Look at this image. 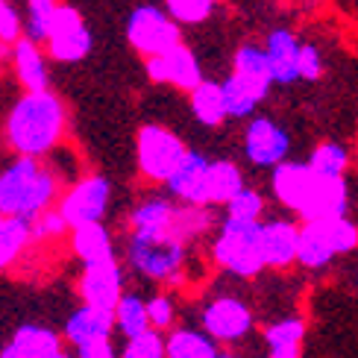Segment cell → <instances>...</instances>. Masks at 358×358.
<instances>
[{"instance_id":"obj_41","label":"cell","mask_w":358,"mask_h":358,"mask_svg":"<svg viewBox=\"0 0 358 358\" xmlns=\"http://www.w3.org/2000/svg\"><path fill=\"white\" fill-rule=\"evenodd\" d=\"M147 315H150V326L159 332H171L176 326V303L171 294H153L147 300Z\"/></svg>"},{"instance_id":"obj_28","label":"cell","mask_w":358,"mask_h":358,"mask_svg":"<svg viewBox=\"0 0 358 358\" xmlns=\"http://www.w3.org/2000/svg\"><path fill=\"white\" fill-rule=\"evenodd\" d=\"M311 223L332 247V252H352L358 247V223H352L347 215H335V217H320V220H303Z\"/></svg>"},{"instance_id":"obj_17","label":"cell","mask_w":358,"mask_h":358,"mask_svg":"<svg viewBox=\"0 0 358 358\" xmlns=\"http://www.w3.org/2000/svg\"><path fill=\"white\" fill-rule=\"evenodd\" d=\"M112 332H115V311L85 306V303L80 308H73L62 326V335L73 350L83 344H92V341H100V338H112Z\"/></svg>"},{"instance_id":"obj_38","label":"cell","mask_w":358,"mask_h":358,"mask_svg":"<svg viewBox=\"0 0 358 358\" xmlns=\"http://www.w3.org/2000/svg\"><path fill=\"white\" fill-rule=\"evenodd\" d=\"M121 358H165V332L147 329L136 338H127Z\"/></svg>"},{"instance_id":"obj_44","label":"cell","mask_w":358,"mask_h":358,"mask_svg":"<svg viewBox=\"0 0 358 358\" xmlns=\"http://www.w3.org/2000/svg\"><path fill=\"white\" fill-rule=\"evenodd\" d=\"M267 352H271L267 358H303L300 347H282V350H267Z\"/></svg>"},{"instance_id":"obj_15","label":"cell","mask_w":358,"mask_h":358,"mask_svg":"<svg viewBox=\"0 0 358 358\" xmlns=\"http://www.w3.org/2000/svg\"><path fill=\"white\" fill-rule=\"evenodd\" d=\"M9 62H12L15 83L21 85V92H41V88H50L48 56H44L38 41H33L29 36L18 38L9 48Z\"/></svg>"},{"instance_id":"obj_22","label":"cell","mask_w":358,"mask_h":358,"mask_svg":"<svg viewBox=\"0 0 358 358\" xmlns=\"http://www.w3.org/2000/svg\"><path fill=\"white\" fill-rule=\"evenodd\" d=\"M68 241H71V252L83 264L117 256V252H115V241H112V232L106 229V223H103V220L80 223V227H73L71 235H68Z\"/></svg>"},{"instance_id":"obj_9","label":"cell","mask_w":358,"mask_h":358,"mask_svg":"<svg viewBox=\"0 0 358 358\" xmlns=\"http://www.w3.org/2000/svg\"><path fill=\"white\" fill-rule=\"evenodd\" d=\"M77 294L85 306L115 311V306L121 303V296L127 294L124 291V264L117 262V256L83 264V273L77 279Z\"/></svg>"},{"instance_id":"obj_30","label":"cell","mask_w":358,"mask_h":358,"mask_svg":"<svg viewBox=\"0 0 358 358\" xmlns=\"http://www.w3.org/2000/svg\"><path fill=\"white\" fill-rule=\"evenodd\" d=\"M332 259H335V252H332L329 244H326V238L311 227V223H303L300 227V252H296V264L306 267V271H323Z\"/></svg>"},{"instance_id":"obj_24","label":"cell","mask_w":358,"mask_h":358,"mask_svg":"<svg viewBox=\"0 0 358 358\" xmlns=\"http://www.w3.org/2000/svg\"><path fill=\"white\" fill-rule=\"evenodd\" d=\"M220 347L206 329L173 326L165 335V358H217Z\"/></svg>"},{"instance_id":"obj_29","label":"cell","mask_w":358,"mask_h":358,"mask_svg":"<svg viewBox=\"0 0 358 358\" xmlns=\"http://www.w3.org/2000/svg\"><path fill=\"white\" fill-rule=\"evenodd\" d=\"M115 329L124 338H136L150 326V315H147V300H141L138 294H124L121 303L115 306Z\"/></svg>"},{"instance_id":"obj_27","label":"cell","mask_w":358,"mask_h":358,"mask_svg":"<svg viewBox=\"0 0 358 358\" xmlns=\"http://www.w3.org/2000/svg\"><path fill=\"white\" fill-rule=\"evenodd\" d=\"M244 185V173L235 162L215 159L208 168V206H227Z\"/></svg>"},{"instance_id":"obj_21","label":"cell","mask_w":358,"mask_h":358,"mask_svg":"<svg viewBox=\"0 0 358 358\" xmlns=\"http://www.w3.org/2000/svg\"><path fill=\"white\" fill-rule=\"evenodd\" d=\"M9 344L24 358H56L65 350V335L44 323H21L12 332Z\"/></svg>"},{"instance_id":"obj_35","label":"cell","mask_w":358,"mask_h":358,"mask_svg":"<svg viewBox=\"0 0 358 358\" xmlns=\"http://www.w3.org/2000/svg\"><path fill=\"white\" fill-rule=\"evenodd\" d=\"M306 338V323L300 317H282L264 329V344L267 350H282V347H303Z\"/></svg>"},{"instance_id":"obj_46","label":"cell","mask_w":358,"mask_h":358,"mask_svg":"<svg viewBox=\"0 0 358 358\" xmlns=\"http://www.w3.org/2000/svg\"><path fill=\"white\" fill-rule=\"evenodd\" d=\"M217 358H238V355H235V352H229V350H220V355H217Z\"/></svg>"},{"instance_id":"obj_25","label":"cell","mask_w":358,"mask_h":358,"mask_svg":"<svg viewBox=\"0 0 358 358\" xmlns=\"http://www.w3.org/2000/svg\"><path fill=\"white\" fill-rule=\"evenodd\" d=\"M33 247V227L24 217L0 215V273L15 267Z\"/></svg>"},{"instance_id":"obj_45","label":"cell","mask_w":358,"mask_h":358,"mask_svg":"<svg viewBox=\"0 0 358 358\" xmlns=\"http://www.w3.org/2000/svg\"><path fill=\"white\" fill-rule=\"evenodd\" d=\"M0 358H24L18 350H15L12 344H9V341H6V344L3 347H0Z\"/></svg>"},{"instance_id":"obj_6","label":"cell","mask_w":358,"mask_h":358,"mask_svg":"<svg viewBox=\"0 0 358 358\" xmlns=\"http://www.w3.org/2000/svg\"><path fill=\"white\" fill-rule=\"evenodd\" d=\"M127 41L144 59L162 56L173 50L176 44H182V24H176L168 9L144 3L132 9V15L127 18Z\"/></svg>"},{"instance_id":"obj_47","label":"cell","mask_w":358,"mask_h":358,"mask_svg":"<svg viewBox=\"0 0 358 358\" xmlns=\"http://www.w3.org/2000/svg\"><path fill=\"white\" fill-rule=\"evenodd\" d=\"M56 358H77V352H73V355H71V352H68V350H62V352H59V355H56Z\"/></svg>"},{"instance_id":"obj_2","label":"cell","mask_w":358,"mask_h":358,"mask_svg":"<svg viewBox=\"0 0 358 358\" xmlns=\"http://www.w3.org/2000/svg\"><path fill=\"white\" fill-rule=\"evenodd\" d=\"M62 176L50 162L15 156L0 168V215L36 220L62 197Z\"/></svg>"},{"instance_id":"obj_10","label":"cell","mask_w":358,"mask_h":358,"mask_svg":"<svg viewBox=\"0 0 358 358\" xmlns=\"http://www.w3.org/2000/svg\"><path fill=\"white\" fill-rule=\"evenodd\" d=\"M200 326L217 344H238V341H244L252 332V311L244 300L223 294L206 303L200 315Z\"/></svg>"},{"instance_id":"obj_12","label":"cell","mask_w":358,"mask_h":358,"mask_svg":"<svg viewBox=\"0 0 358 358\" xmlns=\"http://www.w3.org/2000/svg\"><path fill=\"white\" fill-rule=\"evenodd\" d=\"M144 71L156 85H173L179 92H194L203 83L200 59L194 56L188 44H176L173 50L144 59Z\"/></svg>"},{"instance_id":"obj_33","label":"cell","mask_w":358,"mask_h":358,"mask_svg":"<svg viewBox=\"0 0 358 358\" xmlns=\"http://www.w3.org/2000/svg\"><path fill=\"white\" fill-rule=\"evenodd\" d=\"M59 9V0H27V15H24V33L44 44L50 33V21Z\"/></svg>"},{"instance_id":"obj_19","label":"cell","mask_w":358,"mask_h":358,"mask_svg":"<svg viewBox=\"0 0 358 358\" xmlns=\"http://www.w3.org/2000/svg\"><path fill=\"white\" fill-rule=\"evenodd\" d=\"M300 48L303 41L291 29H282V27L264 38V53H267V62H271L276 85H294L300 80Z\"/></svg>"},{"instance_id":"obj_43","label":"cell","mask_w":358,"mask_h":358,"mask_svg":"<svg viewBox=\"0 0 358 358\" xmlns=\"http://www.w3.org/2000/svg\"><path fill=\"white\" fill-rule=\"evenodd\" d=\"M73 352H77V358H121V352H117L115 344H112V338L92 341V344H83Z\"/></svg>"},{"instance_id":"obj_40","label":"cell","mask_w":358,"mask_h":358,"mask_svg":"<svg viewBox=\"0 0 358 358\" xmlns=\"http://www.w3.org/2000/svg\"><path fill=\"white\" fill-rule=\"evenodd\" d=\"M24 15L15 6V0H0V48H12L24 38Z\"/></svg>"},{"instance_id":"obj_48","label":"cell","mask_w":358,"mask_h":358,"mask_svg":"<svg viewBox=\"0 0 358 358\" xmlns=\"http://www.w3.org/2000/svg\"><path fill=\"white\" fill-rule=\"evenodd\" d=\"M355 159H358V144H355Z\"/></svg>"},{"instance_id":"obj_31","label":"cell","mask_w":358,"mask_h":358,"mask_svg":"<svg viewBox=\"0 0 358 358\" xmlns=\"http://www.w3.org/2000/svg\"><path fill=\"white\" fill-rule=\"evenodd\" d=\"M223 97H227V112H229V117H235V121L252 117L259 109V103H262V94L256 88H250L241 77H235V73H229V77L223 80Z\"/></svg>"},{"instance_id":"obj_34","label":"cell","mask_w":358,"mask_h":358,"mask_svg":"<svg viewBox=\"0 0 358 358\" xmlns=\"http://www.w3.org/2000/svg\"><path fill=\"white\" fill-rule=\"evenodd\" d=\"M308 165L315 168V171H320V173L344 176L347 168H350V153H347L344 144H338V141H323V144H317L315 150H311Z\"/></svg>"},{"instance_id":"obj_49","label":"cell","mask_w":358,"mask_h":358,"mask_svg":"<svg viewBox=\"0 0 358 358\" xmlns=\"http://www.w3.org/2000/svg\"><path fill=\"white\" fill-rule=\"evenodd\" d=\"M0 59H3V48H0Z\"/></svg>"},{"instance_id":"obj_3","label":"cell","mask_w":358,"mask_h":358,"mask_svg":"<svg viewBox=\"0 0 358 358\" xmlns=\"http://www.w3.org/2000/svg\"><path fill=\"white\" fill-rule=\"evenodd\" d=\"M212 262L232 276H259L267 267L262 252V220H223L212 244Z\"/></svg>"},{"instance_id":"obj_16","label":"cell","mask_w":358,"mask_h":358,"mask_svg":"<svg viewBox=\"0 0 358 358\" xmlns=\"http://www.w3.org/2000/svg\"><path fill=\"white\" fill-rule=\"evenodd\" d=\"M262 252L271 271H285L296 264L300 252V227L291 220H267L262 223Z\"/></svg>"},{"instance_id":"obj_13","label":"cell","mask_w":358,"mask_h":358,"mask_svg":"<svg viewBox=\"0 0 358 358\" xmlns=\"http://www.w3.org/2000/svg\"><path fill=\"white\" fill-rule=\"evenodd\" d=\"M347 206H350L347 179L315 171V179H311L308 194H306V203L296 215H300L303 220H320V217L347 215Z\"/></svg>"},{"instance_id":"obj_32","label":"cell","mask_w":358,"mask_h":358,"mask_svg":"<svg viewBox=\"0 0 358 358\" xmlns=\"http://www.w3.org/2000/svg\"><path fill=\"white\" fill-rule=\"evenodd\" d=\"M208 206H188V203H179V212H176V220H173V229L171 235L179 238V241H194V238L206 235L212 229V215L206 212Z\"/></svg>"},{"instance_id":"obj_4","label":"cell","mask_w":358,"mask_h":358,"mask_svg":"<svg viewBox=\"0 0 358 358\" xmlns=\"http://www.w3.org/2000/svg\"><path fill=\"white\" fill-rule=\"evenodd\" d=\"M185 259L188 244L173 235H129L127 241L129 267L153 282H179Z\"/></svg>"},{"instance_id":"obj_7","label":"cell","mask_w":358,"mask_h":358,"mask_svg":"<svg viewBox=\"0 0 358 358\" xmlns=\"http://www.w3.org/2000/svg\"><path fill=\"white\" fill-rule=\"evenodd\" d=\"M109 200H112L109 179L100 173H85L80 179H73L71 185H65L56 208L65 215L68 227L73 229V227H80V223H94V220L106 217Z\"/></svg>"},{"instance_id":"obj_11","label":"cell","mask_w":358,"mask_h":358,"mask_svg":"<svg viewBox=\"0 0 358 358\" xmlns=\"http://www.w3.org/2000/svg\"><path fill=\"white\" fill-rule=\"evenodd\" d=\"M291 138L273 117L267 115H252L244 129V156L250 165L256 168H276L288 159Z\"/></svg>"},{"instance_id":"obj_8","label":"cell","mask_w":358,"mask_h":358,"mask_svg":"<svg viewBox=\"0 0 358 358\" xmlns=\"http://www.w3.org/2000/svg\"><path fill=\"white\" fill-rule=\"evenodd\" d=\"M48 56L53 62H62V65H73V62H83V59L92 53L94 48V36L88 29L85 18L80 15L77 6L71 3H59L53 21H50V33H48Z\"/></svg>"},{"instance_id":"obj_37","label":"cell","mask_w":358,"mask_h":358,"mask_svg":"<svg viewBox=\"0 0 358 358\" xmlns=\"http://www.w3.org/2000/svg\"><path fill=\"white\" fill-rule=\"evenodd\" d=\"M29 227H33V244H44V241H59V238H68L71 235V227L65 215L59 212V208H48L44 215H38L36 220H29Z\"/></svg>"},{"instance_id":"obj_14","label":"cell","mask_w":358,"mask_h":358,"mask_svg":"<svg viewBox=\"0 0 358 358\" xmlns=\"http://www.w3.org/2000/svg\"><path fill=\"white\" fill-rule=\"evenodd\" d=\"M208 168H212V159L197 150H188L182 165L165 182L168 194L188 206H208Z\"/></svg>"},{"instance_id":"obj_42","label":"cell","mask_w":358,"mask_h":358,"mask_svg":"<svg viewBox=\"0 0 358 358\" xmlns=\"http://www.w3.org/2000/svg\"><path fill=\"white\" fill-rule=\"evenodd\" d=\"M323 77V56L315 44H303L300 48V80L317 83Z\"/></svg>"},{"instance_id":"obj_39","label":"cell","mask_w":358,"mask_h":358,"mask_svg":"<svg viewBox=\"0 0 358 358\" xmlns=\"http://www.w3.org/2000/svg\"><path fill=\"white\" fill-rule=\"evenodd\" d=\"M264 215V197L256 191L244 185L235 197L227 203V217H235V220H259Z\"/></svg>"},{"instance_id":"obj_20","label":"cell","mask_w":358,"mask_h":358,"mask_svg":"<svg viewBox=\"0 0 358 358\" xmlns=\"http://www.w3.org/2000/svg\"><path fill=\"white\" fill-rule=\"evenodd\" d=\"M176 212L173 197H144L129 212V235H171Z\"/></svg>"},{"instance_id":"obj_36","label":"cell","mask_w":358,"mask_h":358,"mask_svg":"<svg viewBox=\"0 0 358 358\" xmlns=\"http://www.w3.org/2000/svg\"><path fill=\"white\" fill-rule=\"evenodd\" d=\"M217 0H165V9L168 15L182 24V27H194V24H203L208 21V15H212Z\"/></svg>"},{"instance_id":"obj_5","label":"cell","mask_w":358,"mask_h":358,"mask_svg":"<svg viewBox=\"0 0 358 358\" xmlns=\"http://www.w3.org/2000/svg\"><path fill=\"white\" fill-rule=\"evenodd\" d=\"M188 156V144L162 124H144L136 132V165L144 179L165 185Z\"/></svg>"},{"instance_id":"obj_23","label":"cell","mask_w":358,"mask_h":358,"mask_svg":"<svg viewBox=\"0 0 358 358\" xmlns=\"http://www.w3.org/2000/svg\"><path fill=\"white\" fill-rule=\"evenodd\" d=\"M232 73L241 77L250 88H256V92L262 94V100L267 97V92H271V85H276L271 62H267V53H264V48H259V44H241V48L235 50Z\"/></svg>"},{"instance_id":"obj_18","label":"cell","mask_w":358,"mask_h":358,"mask_svg":"<svg viewBox=\"0 0 358 358\" xmlns=\"http://www.w3.org/2000/svg\"><path fill=\"white\" fill-rule=\"evenodd\" d=\"M311 179H315V168H311L308 162H288L285 159L271 173V191H273L276 203H282L288 212L296 215L306 203Z\"/></svg>"},{"instance_id":"obj_26","label":"cell","mask_w":358,"mask_h":358,"mask_svg":"<svg viewBox=\"0 0 358 358\" xmlns=\"http://www.w3.org/2000/svg\"><path fill=\"white\" fill-rule=\"evenodd\" d=\"M188 103H191V115L203 127H220L229 117L227 97H223V83L203 80L194 92H188Z\"/></svg>"},{"instance_id":"obj_1","label":"cell","mask_w":358,"mask_h":358,"mask_svg":"<svg viewBox=\"0 0 358 358\" xmlns=\"http://www.w3.org/2000/svg\"><path fill=\"white\" fill-rule=\"evenodd\" d=\"M68 129L65 103L53 88L21 92L3 117V141L15 156L48 159L59 150Z\"/></svg>"}]
</instances>
